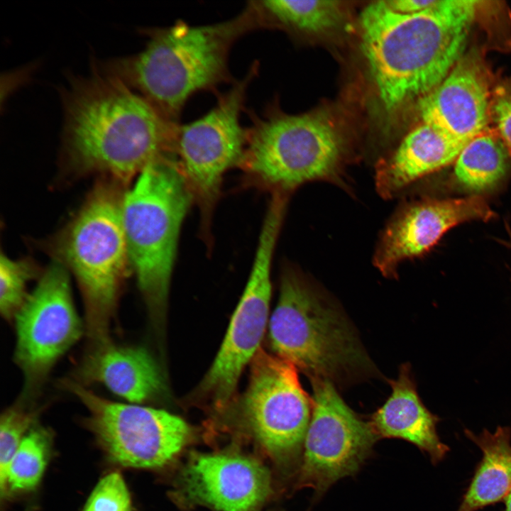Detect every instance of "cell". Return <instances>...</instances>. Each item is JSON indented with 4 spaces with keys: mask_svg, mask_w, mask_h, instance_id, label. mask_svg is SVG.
I'll return each mask as SVG.
<instances>
[{
    "mask_svg": "<svg viewBox=\"0 0 511 511\" xmlns=\"http://www.w3.org/2000/svg\"><path fill=\"white\" fill-rule=\"evenodd\" d=\"M439 0H390L385 1L393 11L403 13H416L435 6Z\"/></svg>",
    "mask_w": 511,
    "mask_h": 511,
    "instance_id": "28",
    "label": "cell"
},
{
    "mask_svg": "<svg viewBox=\"0 0 511 511\" xmlns=\"http://www.w3.org/2000/svg\"><path fill=\"white\" fill-rule=\"evenodd\" d=\"M256 28L259 27L249 2L238 16L225 21L204 26L181 21L152 30L141 52L103 66L177 123L194 94L229 79L233 45Z\"/></svg>",
    "mask_w": 511,
    "mask_h": 511,
    "instance_id": "3",
    "label": "cell"
},
{
    "mask_svg": "<svg viewBox=\"0 0 511 511\" xmlns=\"http://www.w3.org/2000/svg\"><path fill=\"white\" fill-rule=\"evenodd\" d=\"M23 401L9 407L0 419V494L3 500L9 463L23 439L34 425L36 412L24 407Z\"/></svg>",
    "mask_w": 511,
    "mask_h": 511,
    "instance_id": "25",
    "label": "cell"
},
{
    "mask_svg": "<svg viewBox=\"0 0 511 511\" xmlns=\"http://www.w3.org/2000/svg\"><path fill=\"white\" fill-rule=\"evenodd\" d=\"M257 63L236 82L216 104L198 119L177 125L172 152L201 216V229L210 242V223L224 173L240 165L247 130L241 114L248 87L257 75Z\"/></svg>",
    "mask_w": 511,
    "mask_h": 511,
    "instance_id": "8",
    "label": "cell"
},
{
    "mask_svg": "<svg viewBox=\"0 0 511 511\" xmlns=\"http://www.w3.org/2000/svg\"><path fill=\"white\" fill-rule=\"evenodd\" d=\"M346 156L342 134L323 114L289 115L271 110L255 116L247 130L239 166L248 181L273 192L290 194L315 181L348 190Z\"/></svg>",
    "mask_w": 511,
    "mask_h": 511,
    "instance_id": "7",
    "label": "cell"
},
{
    "mask_svg": "<svg viewBox=\"0 0 511 511\" xmlns=\"http://www.w3.org/2000/svg\"><path fill=\"white\" fill-rule=\"evenodd\" d=\"M490 81L480 53L461 57L446 77L417 101L422 123L466 145L487 128L490 117Z\"/></svg>",
    "mask_w": 511,
    "mask_h": 511,
    "instance_id": "16",
    "label": "cell"
},
{
    "mask_svg": "<svg viewBox=\"0 0 511 511\" xmlns=\"http://www.w3.org/2000/svg\"><path fill=\"white\" fill-rule=\"evenodd\" d=\"M464 144L427 123L409 132L376 168L378 194L392 199L419 180L455 162Z\"/></svg>",
    "mask_w": 511,
    "mask_h": 511,
    "instance_id": "18",
    "label": "cell"
},
{
    "mask_svg": "<svg viewBox=\"0 0 511 511\" xmlns=\"http://www.w3.org/2000/svg\"><path fill=\"white\" fill-rule=\"evenodd\" d=\"M73 380L83 385L100 383L128 403L138 405L157 397L165 388L158 366L147 350L111 341L92 344Z\"/></svg>",
    "mask_w": 511,
    "mask_h": 511,
    "instance_id": "17",
    "label": "cell"
},
{
    "mask_svg": "<svg viewBox=\"0 0 511 511\" xmlns=\"http://www.w3.org/2000/svg\"><path fill=\"white\" fill-rule=\"evenodd\" d=\"M51 444L50 431L36 425L31 428L9 463L4 497L36 488L47 466Z\"/></svg>",
    "mask_w": 511,
    "mask_h": 511,
    "instance_id": "23",
    "label": "cell"
},
{
    "mask_svg": "<svg viewBox=\"0 0 511 511\" xmlns=\"http://www.w3.org/2000/svg\"><path fill=\"white\" fill-rule=\"evenodd\" d=\"M390 385V396L370 420L374 431L379 438L401 439L414 444L434 465L438 464L449 447L438 435L439 418L427 410L418 395L409 364L401 366Z\"/></svg>",
    "mask_w": 511,
    "mask_h": 511,
    "instance_id": "19",
    "label": "cell"
},
{
    "mask_svg": "<svg viewBox=\"0 0 511 511\" xmlns=\"http://www.w3.org/2000/svg\"><path fill=\"white\" fill-rule=\"evenodd\" d=\"M505 508L504 511H511V490L504 499Z\"/></svg>",
    "mask_w": 511,
    "mask_h": 511,
    "instance_id": "29",
    "label": "cell"
},
{
    "mask_svg": "<svg viewBox=\"0 0 511 511\" xmlns=\"http://www.w3.org/2000/svg\"><path fill=\"white\" fill-rule=\"evenodd\" d=\"M284 216L278 207L267 210L248 281L215 360L199 386L200 397L216 409L231 402L243 368L258 351L269 312L272 258Z\"/></svg>",
    "mask_w": 511,
    "mask_h": 511,
    "instance_id": "13",
    "label": "cell"
},
{
    "mask_svg": "<svg viewBox=\"0 0 511 511\" xmlns=\"http://www.w3.org/2000/svg\"><path fill=\"white\" fill-rule=\"evenodd\" d=\"M193 202L172 153L150 162L123 195L131 269L154 320L165 311L180 231Z\"/></svg>",
    "mask_w": 511,
    "mask_h": 511,
    "instance_id": "6",
    "label": "cell"
},
{
    "mask_svg": "<svg viewBox=\"0 0 511 511\" xmlns=\"http://www.w3.org/2000/svg\"><path fill=\"white\" fill-rule=\"evenodd\" d=\"M13 320L14 361L23 375L26 400L40 390L56 362L83 333L65 267L55 260L46 268Z\"/></svg>",
    "mask_w": 511,
    "mask_h": 511,
    "instance_id": "12",
    "label": "cell"
},
{
    "mask_svg": "<svg viewBox=\"0 0 511 511\" xmlns=\"http://www.w3.org/2000/svg\"><path fill=\"white\" fill-rule=\"evenodd\" d=\"M510 155L496 131L487 128L462 148L455 160L454 180L471 195L480 196L505 177Z\"/></svg>",
    "mask_w": 511,
    "mask_h": 511,
    "instance_id": "21",
    "label": "cell"
},
{
    "mask_svg": "<svg viewBox=\"0 0 511 511\" xmlns=\"http://www.w3.org/2000/svg\"><path fill=\"white\" fill-rule=\"evenodd\" d=\"M62 385L87 409L86 424L109 458L123 467H163L190 438L188 424L165 410L107 400L72 379Z\"/></svg>",
    "mask_w": 511,
    "mask_h": 511,
    "instance_id": "9",
    "label": "cell"
},
{
    "mask_svg": "<svg viewBox=\"0 0 511 511\" xmlns=\"http://www.w3.org/2000/svg\"><path fill=\"white\" fill-rule=\"evenodd\" d=\"M269 337L276 356L310 380L344 385L375 374L373 363L341 308L291 265L281 275Z\"/></svg>",
    "mask_w": 511,
    "mask_h": 511,
    "instance_id": "4",
    "label": "cell"
},
{
    "mask_svg": "<svg viewBox=\"0 0 511 511\" xmlns=\"http://www.w3.org/2000/svg\"><path fill=\"white\" fill-rule=\"evenodd\" d=\"M242 409L251 433L274 461L282 468L299 470L312 399L303 390L297 368L259 349Z\"/></svg>",
    "mask_w": 511,
    "mask_h": 511,
    "instance_id": "10",
    "label": "cell"
},
{
    "mask_svg": "<svg viewBox=\"0 0 511 511\" xmlns=\"http://www.w3.org/2000/svg\"><path fill=\"white\" fill-rule=\"evenodd\" d=\"M490 117L511 155V82L498 87L491 99Z\"/></svg>",
    "mask_w": 511,
    "mask_h": 511,
    "instance_id": "27",
    "label": "cell"
},
{
    "mask_svg": "<svg viewBox=\"0 0 511 511\" xmlns=\"http://www.w3.org/2000/svg\"><path fill=\"white\" fill-rule=\"evenodd\" d=\"M311 382L312 410L297 488H312L318 499L339 480L356 476L373 455L380 438L370 422L345 403L333 383Z\"/></svg>",
    "mask_w": 511,
    "mask_h": 511,
    "instance_id": "11",
    "label": "cell"
},
{
    "mask_svg": "<svg viewBox=\"0 0 511 511\" xmlns=\"http://www.w3.org/2000/svg\"><path fill=\"white\" fill-rule=\"evenodd\" d=\"M38 273V268L30 259L15 260L1 253L0 312L6 321L14 319L28 296L27 285Z\"/></svg>",
    "mask_w": 511,
    "mask_h": 511,
    "instance_id": "24",
    "label": "cell"
},
{
    "mask_svg": "<svg viewBox=\"0 0 511 511\" xmlns=\"http://www.w3.org/2000/svg\"><path fill=\"white\" fill-rule=\"evenodd\" d=\"M259 28L279 26L307 33L339 28L345 13L339 1L270 0L251 1Z\"/></svg>",
    "mask_w": 511,
    "mask_h": 511,
    "instance_id": "22",
    "label": "cell"
},
{
    "mask_svg": "<svg viewBox=\"0 0 511 511\" xmlns=\"http://www.w3.org/2000/svg\"><path fill=\"white\" fill-rule=\"evenodd\" d=\"M123 187L102 177L53 247L55 260L79 285L92 344L111 340V321L131 268L122 219Z\"/></svg>",
    "mask_w": 511,
    "mask_h": 511,
    "instance_id": "5",
    "label": "cell"
},
{
    "mask_svg": "<svg viewBox=\"0 0 511 511\" xmlns=\"http://www.w3.org/2000/svg\"><path fill=\"white\" fill-rule=\"evenodd\" d=\"M466 436L482 451L473 476L457 511H477L504 500L511 490V429L498 427L476 435L465 429Z\"/></svg>",
    "mask_w": 511,
    "mask_h": 511,
    "instance_id": "20",
    "label": "cell"
},
{
    "mask_svg": "<svg viewBox=\"0 0 511 511\" xmlns=\"http://www.w3.org/2000/svg\"><path fill=\"white\" fill-rule=\"evenodd\" d=\"M83 511H131V500L122 476L112 472L92 492Z\"/></svg>",
    "mask_w": 511,
    "mask_h": 511,
    "instance_id": "26",
    "label": "cell"
},
{
    "mask_svg": "<svg viewBox=\"0 0 511 511\" xmlns=\"http://www.w3.org/2000/svg\"><path fill=\"white\" fill-rule=\"evenodd\" d=\"M439 0L424 11L403 14L385 1L361 13V48L380 104L388 112L433 90L465 53L479 4Z\"/></svg>",
    "mask_w": 511,
    "mask_h": 511,
    "instance_id": "2",
    "label": "cell"
},
{
    "mask_svg": "<svg viewBox=\"0 0 511 511\" xmlns=\"http://www.w3.org/2000/svg\"><path fill=\"white\" fill-rule=\"evenodd\" d=\"M494 216V211L478 195L402 204L380 235L373 256L375 267L384 276L395 278L403 261L425 253L450 229L463 222L488 221Z\"/></svg>",
    "mask_w": 511,
    "mask_h": 511,
    "instance_id": "14",
    "label": "cell"
},
{
    "mask_svg": "<svg viewBox=\"0 0 511 511\" xmlns=\"http://www.w3.org/2000/svg\"><path fill=\"white\" fill-rule=\"evenodd\" d=\"M269 470L233 453L194 454L182 469L175 495L183 504L218 511H256L273 493Z\"/></svg>",
    "mask_w": 511,
    "mask_h": 511,
    "instance_id": "15",
    "label": "cell"
},
{
    "mask_svg": "<svg viewBox=\"0 0 511 511\" xmlns=\"http://www.w3.org/2000/svg\"><path fill=\"white\" fill-rule=\"evenodd\" d=\"M62 102L63 155L77 172L125 186L172 152L178 123L102 65L70 79Z\"/></svg>",
    "mask_w": 511,
    "mask_h": 511,
    "instance_id": "1",
    "label": "cell"
},
{
    "mask_svg": "<svg viewBox=\"0 0 511 511\" xmlns=\"http://www.w3.org/2000/svg\"><path fill=\"white\" fill-rule=\"evenodd\" d=\"M508 244H509L510 246L511 247V239H510V242Z\"/></svg>",
    "mask_w": 511,
    "mask_h": 511,
    "instance_id": "30",
    "label": "cell"
}]
</instances>
